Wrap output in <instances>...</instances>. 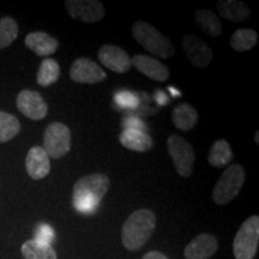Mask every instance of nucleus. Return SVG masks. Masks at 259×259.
Returning <instances> with one entry per match:
<instances>
[{
  "label": "nucleus",
  "instance_id": "39448f33",
  "mask_svg": "<svg viewBox=\"0 0 259 259\" xmlns=\"http://www.w3.org/2000/svg\"><path fill=\"white\" fill-rule=\"evenodd\" d=\"M259 245V216L252 215L242 223L233 241L235 259H253Z\"/></svg>",
  "mask_w": 259,
  "mask_h": 259
},
{
  "label": "nucleus",
  "instance_id": "9d476101",
  "mask_svg": "<svg viewBox=\"0 0 259 259\" xmlns=\"http://www.w3.org/2000/svg\"><path fill=\"white\" fill-rule=\"evenodd\" d=\"M18 111L31 120H42L46 118L48 113V106L40 93L35 90L24 89L17 95L16 99Z\"/></svg>",
  "mask_w": 259,
  "mask_h": 259
},
{
  "label": "nucleus",
  "instance_id": "f3484780",
  "mask_svg": "<svg viewBox=\"0 0 259 259\" xmlns=\"http://www.w3.org/2000/svg\"><path fill=\"white\" fill-rule=\"evenodd\" d=\"M216 10L222 18L234 23L245 22L251 16V10L247 4L239 0H219L216 3Z\"/></svg>",
  "mask_w": 259,
  "mask_h": 259
},
{
  "label": "nucleus",
  "instance_id": "bb28decb",
  "mask_svg": "<svg viewBox=\"0 0 259 259\" xmlns=\"http://www.w3.org/2000/svg\"><path fill=\"white\" fill-rule=\"evenodd\" d=\"M114 101L120 108L126 109H135L139 105L137 95L131 92H119L115 94Z\"/></svg>",
  "mask_w": 259,
  "mask_h": 259
},
{
  "label": "nucleus",
  "instance_id": "5701e85b",
  "mask_svg": "<svg viewBox=\"0 0 259 259\" xmlns=\"http://www.w3.org/2000/svg\"><path fill=\"white\" fill-rule=\"evenodd\" d=\"M21 252L25 259H58L57 252L51 245L41 244L34 239L25 241Z\"/></svg>",
  "mask_w": 259,
  "mask_h": 259
},
{
  "label": "nucleus",
  "instance_id": "20e7f679",
  "mask_svg": "<svg viewBox=\"0 0 259 259\" xmlns=\"http://www.w3.org/2000/svg\"><path fill=\"white\" fill-rule=\"evenodd\" d=\"M246 174L241 164L235 163L226 168L212 190V200L218 205H225L238 196L245 184Z\"/></svg>",
  "mask_w": 259,
  "mask_h": 259
},
{
  "label": "nucleus",
  "instance_id": "4468645a",
  "mask_svg": "<svg viewBox=\"0 0 259 259\" xmlns=\"http://www.w3.org/2000/svg\"><path fill=\"white\" fill-rule=\"evenodd\" d=\"M131 63L139 72H142L144 76L155 80V82L163 83L170 76L169 70L166 65L162 64L155 58L144 56V54H136L134 58H131Z\"/></svg>",
  "mask_w": 259,
  "mask_h": 259
},
{
  "label": "nucleus",
  "instance_id": "393cba45",
  "mask_svg": "<svg viewBox=\"0 0 259 259\" xmlns=\"http://www.w3.org/2000/svg\"><path fill=\"white\" fill-rule=\"evenodd\" d=\"M21 131V122L15 115L0 111V143L11 141Z\"/></svg>",
  "mask_w": 259,
  "mask_h": 259
},
{
  "label": "nucleus",
  "instance_id": "6ab92c4d",
  "mask_svg": "<svg viewBox=\"0 0 259 259\" xmlns=\"http://www.w3.org/2000/svg\"><path fill=\"white\" fill-rule=\"evenodd\" d=\"M198 112L190 103H180L171 113V121L180 131L187 132L194 128L198 122Z\"/></svg>",
  "mask_w": 259,
  "mask_h": 259
},
{
  "label": "nucleus",
  "instance_id": "423d86ee",
  "mask_svg": "<svg viewBox=\"0 0 259 259\" xmlns=\"http://www.w3.org/2000/svg\"><path fill=\"white\" fill-rule=\"evenodd\" d=\"M167 151L173 160L176 171L181 178H190L193 173L196 151L181 136L170 135L167 139Z\"/></svg>",
  "mask_w": 259,
  "mask_h": 259
},
{
  "label": "nucleus",
  "instance_id": "aec40b11",
  "mask_svg": "<svg viewBox=\"0 0 259 259\" xmlns=\"http://www.w3.org/2000/svg\"><path fill=\"white\" fill-rule=\"evenodd\" d=\"M194 19L199 28L211 37H219L222 34V24L219 16L211 10L200 9L194 12Z\"/></svg>",
  "mask_w": 259,
  "mask_h": 259
},
{
  "label": "nucleus",
  "instance_id": "b1692460",
  "mask_svg": "<svg viewBox=\"0 0 259 259\" xmlns=\"http://www.w3.org/2000/svg\"><path fill=\"white\" fill-rule=\"evenodd\" d=\"M60 77V66L54 59L46 58L41 61L40 67H38L36 80L38 85L48 88L58 82Z\"/></svg>",
  "mask_w": 259,
  "mask_h": 259
},
{
  "label": "nucleus",
  "instance_id": "f8f14e48",
  "mask_svg": "<svg viewBox=\"0 0 259 259\" xmlns=\"http://www.w3.org/2000/svg\"><path fill=\"white\" fill-rule=\"evenodd\" d=\"M100 63L115 73H126L131 69L132 63L128 53L115 45H103L97 52Z\"/></svg>",
  "mask_w": 259,
  "mask_h": 259
},
{
  "label": "nucleus",
  "instance_id": "a878e982",
  "mask_svg": "<svg viewBox=\"0 0 259 259\" xmlns=\"http://www.w3.org/2000/svg\"><path fill=\"white\" fill-rule=\"evenodd\" d=\"M18 36V24L12 17L0 18V50L9 47Z\"/></svg>",
  "mask_w": 259,
  "mask_h": 259
},
{
  "label": "nucleus",
  "instance_id": "6e6552de",
  "mask_svg": "<svg viewBox=\"0 0 259 259\" xmlns=\"http://www.w3.org/2000/svg\"><path fill=\"white\" fill-rule=\"evenodd\" d=\"M65 9L71 18L83 23H97L106 15L105 6L97 0H66Z\"/></svg>",
  "mask_w": 259,
  "mask_h": 259
},
{
  "label": "nucleus",
  "instance_id": "0eeeda50",
  "mask_svg": "<svg viewBox=\"0 0 259 259\" xmlns=\"http://www.w3.org/2000/svg\"><path fill=\"white\" fill-rule=\"evenodd\" d=\"M72 138L71 131L63 122H52L44 135V150L50 158H63L70 153Z\"/></svg>",
  "mask_w": 259,
  "mask_h": 259
},
{
  "label": "nucleus",
  "instance_id": "9b49d317",
  "mask_svg": "<svg viewBox=\"0 0 259 259\" xmlns=\"http://www.w3.org/2000/svg\"><path fill=\"white\" fill-rule=\"evenodd\" d=\"M70 78L79 84H96L107 78V73L99 64L88 58H78L71 65Z\"/></svg>",
  "mask_w": 259,
  "mask_h": 259
},
{
  "label": "nucleus",
  "instance_id": "a211bd4d",
  "mask_svg": "<svg viewBox=\"0 0 259 259\" xmlns=\"http://www.w3.org/2000/svg\"><path fill=\"white\" fill-rule=\"evenodd\" d=\"M119 141L122 147L137 153H147L154 147V139L147 132L124 130L119 136Z\"/></svg>",
  "mask_w": 259,
  "mask_h": 259
},
{
  "label": "nucleus",
  "instance_id": "7ed1b4c3",
  "mask_svg": "<svg viewBox=\"0 0 259 259\" xmlns=\"http://www.w3.org/2000/svg\"><path fill=\"white\" fill-rule=\"evenodd\" d=\"M132 36L139 46L161 59H170L176 54V48L169 38L147 22H136L132 25Z\"/></svg>",
  "mask_w": 259,
  "mask_h": 259
},
{
  "label": "nucleus",
  "instance_id": "1a4fd4ad",
  "mask_svg": "<svg viewBox=\"0 0 259 259\" xmlns=\"http://www.w3.org/2000/svg\"><path fill=\"white\" fill-rule=\"evenodd\" d=\"M183 50L192 66L205 69L211 63L213 52L206 42L194 34H186L183 37Z\"/></svg>",
  "mask_w": 259,
  "mask_h": 259
},
{
  "label": "nucleus",
  "instance_id": "cd10ccee",
  "mask_svg": "<svg viewBox=\"0 0 259 259\" xmlns=\"http://www.w3.org/2000/svg\"><path fill=\"white\" fill-rule=\"evenodd\" d=\"M34 240L41 242V244L51 245L52 241L54 240L53 228L48 225H40L35 231Z\"/></svg>",
  "mask_w": 259,
  "mask_h": 259
},
{
  "label": "nucleus",
  "instance_id": "c85d7f7f",
  "mask_svg": "<svg viewBox=\"0 0 259 259\" xmlns=\"http://www.w3.org/2000/svg\"><path fill=\"white\" fill-rule=\"evenodd\" d=\"M122 126H124V130H135V131H142L145 132L147 130V126L142 120L135 118L125 119V121L122 122Z\"/></svg>",
  "mask_w": 259,
  "mask_h": 259
},
{
  "label": "nucleus",
  "instance_id": "c756f323",
  "mask_svg": "<svg viewBox=\"0 0 259 259\" xmlns=\"http://www.w3.org/2000/svg\"><path fill=\"white\" fill-rule=\"evenodd\" d=\"M142 259H169L166 254H163L162 252L158 251H150L148 253H145Z\"/></svg>",
  "mask_w": 259,
  "mask_h": 259
},
{
  "label": "nucleus",
  "instance_id": "ddd939ff",
  "mask_svg": "<svg viewBox=\"0 0 259 259\" xmlns=\"http://www.w3.org/2000/svg\"><path fill=\"white\" fill-rule=\"evenodd\" d=\"M219 250V241L215 235L203 233L191 240L184 250L185 259H210Z\"/></svg>",
  "mask_w": 259,
  "mask_h": 259
},
{
  "label": "nucleus",
  "instance_id": "f257e3e1",
  "mask_svg": "<svg viewBox=\"0 0 259 259\" xmlns=\"http://www.w3.org/2000/svg\"><path fill=\"white\" fill-rule=\"evenodd\" d=\"M111 181L101 173L84 176L74 184L72 191V205L80 213H93L108 192Z\"/></svg>",
  "mask_w": 259,
  "mask_h": 259
},
{
  "label": "nucleus",
  "instance_id": "7c9ffc66",
  "mask_svg": "<svg viewBox=\"0 0 259 259\" xmlns=\"http://www.w3.org/2000/svg\"><path fill=\"white\" fill-rule=\"evenodd\" d=\"M255 144H259V131L255 132Z\"/></svg>",
  "mask_w": 259,
  "mask_h": 259
},
{
  "label": "nucleus",
  "instance_id": "2eb2a0df",
  "mask_svg": "<svg viewBox=\"0 0 259 259\" xmlns=\"http://www.w3.org/2000/svg\"><path fill=\"white\" fill-rule=\"evenodd\" d=\"M25 169L28 176L34 180L46 178L51 171V161L42 147H32L25 158Z\"/></svg>",
  "mask_w": 259,
  "mask_h": 259
},
{
  "label": "nucleus",
  "instance_id": "412c9836",
  "mask_svg": "<svg viewBox=\"0 0 259 259\" xmlns=\"http://www.w3.org/2000/svg\"><path fill=\"white\" fill-rule=\"evenodd\" d=\"M233 160V150L231 144L226 139H218L212 144L208 155L210 166L215 168L226 167Z\"/></svg>",
  "mask_w": 259,
  "mask_h": 259
},
{
  "label": "nucleus",
  "instance_id": "4be33fe9",
  "mask_svg": "<svg viewBox=\"0 0 259 259\" xmlns=\"http://www.w3.org/2000/svg\"><path fill=\"white\" fill-rule=\"evenodd\" d=\"M258 41V32L253 29L240 28L233 32L231 41V47L235 52H247L251 51Z\"/></svg>",
  "mask_w": 259,
  "mask_h": 259
},
{
  "label": "nucleus",
  "instance_id": "dca6fc26",
  "mask_svg": "<svg viewBox=\"0 0 259 259\" xmlns=\"http://www.w3.org/2000/svg\"><path fill=\"white\" fill-rule=\"evenodd\" d=\"M29 50L38 57H48L54 54L59 47V41L45 31H32L24 38Z\"/></svg>",
  "mask_w": 259,
  "mask_h": 259
},
{
  "label": "nucleus",
  "instance_id": "f03ea898",
  "mask_svg": "<svg viewBox=\"0 0 259 259\" xmlns=\"http://www.w3.org/2000/svg\"><path fill=\"white\" fill-rule=\"evenodd\" d=\"M156 227V216L149 209L136 210L121 229V241L128 251H138L147 244Z\"/></svg>",
  "mask_w": 259,
  "mask_h": 259
}]
</instances>
